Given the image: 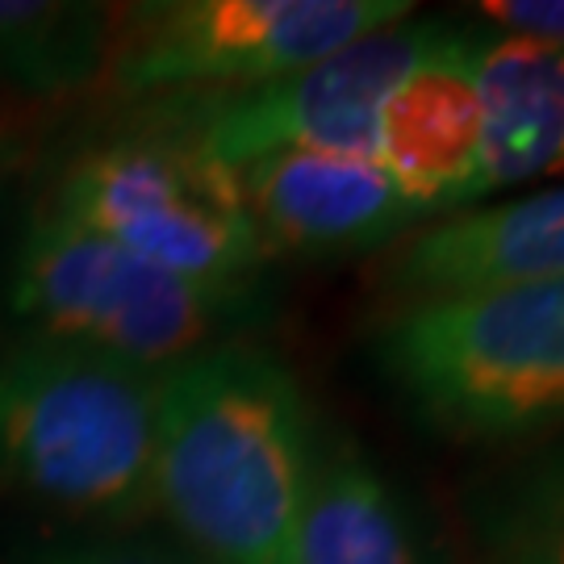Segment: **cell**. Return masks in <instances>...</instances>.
I'll list each match as a JSON object with an SVG mask.
<instances>
[{"mask_svg": "<svg viewBox=\"0 0 564 564\" xmlns=\"http://www.w3.org/2000/svg\"><path fill=\"white\" fill-rule=\"evenodd\" d=\"M318 444L302 381L223 343L160 377L151 502L205 564H293Z\"/></svg>", "mask_w": 564, "mask_h": 564, "instance_id": "cell-1", "label": "cell"}, {"mask_svg": "<svg viewBox=\"0 0 564 564\" xmlns=\"http://www.w3.org/2000/svg\"><path fill=\"white\" fill-rule=\"evenodd\" d=\"M160 377L42 335L4 347L0 489L84 523L155 514Z\"/></svg>", "mask_w": 564, "mask_h": 564, "instance_id": "cell-2", "label": "cell"}, {"mask_svg": "<svg viewBox=\"0 0 564 564\" xmlns=\"http://www.w3.org/2000/svg\"><path fill=\"white\" fill-rule=\"evenodd\" d=\"M384 381L452 440L564 431V281L402 302L372 339Z\"/></svg>", "mask_w": 564, "mask_h": 564, "instance_id": "cell-3", "label": "cell"}, {"mask_svg": "<svg viewBox=\"0 0 564 564\" xmlns=\"http://www.w3.org/2000/svg\"><path fill=\"white\" fill-rule=\"evenodd\" d=\"M9 305L30 335L101 351L147 372L239 343L260 323V284H202L42 209L9 263Z\"/></svg>", "mask_w": 564, "mask_h": 564, "instance_id": "cell-4", "label": "cell"}, {"mask_svg": "<svg viewBox=\"0 0 564 564\" xmlns=\"http://www.w3.org/2000/svg\"><path fill=\"white\" fill-rule=\"evenodd\" d=\"M410 0H151L109 9L101 80L126 101H226L398 25Z\"/></svg>", "mask_w": 564, "mask_h": 564, "instance_id": "cell-5", "label": "cell"}, {"mask_svg": "<svg viewBox=\"0 0 564 564\" xmlns=\"http://www.w3.org/2000/svg\"><path fill=\"white\" fill-rule=\"evenodd\" d=\"M46 209L202 284H260L263 251L235 172L184 130L101 142L67 163Z\"/></svg>", "mask_w": 564, "mask_h": 564, "instance_id": "cell-6", "label": "cell"}, {"mask_svg": "<svg viewBox=\"0 0 564 564\" xmlns=\"http://www.w3.org/2000/svg\"><path fill=\"white\" fill-rule=\"evenodd\" d=\"M444 30V21L384 25L368 39L310 63L284 80L226 97L184 105L176 130L226 167L260 160L272 151H323L372 160V130L384 93Z\"/></svg>", "mask_w": 564, "mask_h": 564, "instance_id": "cell-7", "label": "cell"}, {"mask_svg": "<svg viewBox=\"0 0 564 564\" xmlns=\"http://www.w3.org/2000/svg\"><path fill=\"white\" fill-rule=\"evenodd\" d=\"M481 25H452L435 34L419 59L384 93L372 160L426 218L481 205L485 109L477 88Z\"/></svg>", "mask_w": 564, "mask_h": 564, "instance_id": "cell-8", "label": "cell"}, {"mask_svg": "<svg viewBox=\"0 0 564 564\" xmlns=\"http://www.w3.org/2000/svg\"><path fill=\"white\" fill-rule=\"evenodd\" d=\"M230 172L268 256L343 260L402 242L431 223L377 160L272 151Z\"/></svg>", "mask_w": 564, "mask_h": 564, "instance_id": "cell-9", "label": "cell"}, {"mask_svg": "<svg viewBox=\"0 0 564 564\" xmlns=\"http://www.w3.org/2000/svg\"><path fill=\"white\" fill-rule=\"evenodd\" d=\"M544 281H564V184L435 218L405 235L384 268L398 305Z\"/></svg>", "mask_w": 564, "mask_h": 564, "instance_id": "cell-10", "label": "cell"}, {"mask_svg": "<svg viewBox=\"0 0 564 564\" xmlns=\"http://www.w3.org/2000/svg\"><path fill=\"white\" fill-rule=\"evenodd\" d=\"M473 63L485 109L481 202L514 184H564V42L481 25Z\"/></svg>", "mask_w": 564, "mask_h": 564, "instance_id": "cell-11", "label": "cell"}, {"mask_svg": "<svg viewBox=\"0 0 564 564\" xmlns=\"http://www.w3.org/2000/svg\"><path fill=\"white\" fill-rule=\"evenodd\" d=\"M293 564H426L398 489L360 447H318Z\"/></svg>", "mask_w": 564, "mask_h": 564, "instance_id": "cell-12", "label": "cell"}, {"mask_svg": "<svg viewBox=\"0 0 564 564\" xmlns=\"http://www.w3.org/2000/svg\"><path fill=\"white\" fill-rule=\"evenodd\" d=\"M109 51L105 4L0 0V88L67 97L101 80Z\"/></svg>", "mask_w": 564, "mask_h": 564, "instance_id": "cell-13", "label": "cell"}, {"mask_svg": "<svg viewBox=\"0 0 564 564\" xmlns=\"http://www.w3.org/2000/svg\"><path fill=\"white\" fill-rule=\"evenodd\" d=\"M468 523L485 564H564V431L485 477Z\"/></svg>", "mask_w": 564, "mask_h": 564, "instance_id": "cell-14", "label": "cell"}, {"mask_svg": "<svg viewBox=\"0 0 564 564\" xmlns=\"http://www.w3.org/2000/svg\"><path fill=\"white\" fill-rule=\"evenodd\" d=\"M21 564H205L181 544H160L142 535H80L25 552Z\"/></svg>", "mask_w": 564, "mask_h": 564, "instance_id": "cell-15", "label": "cell"}, {"mask_svg": "<svg viewBox=\"0 0 564 564\" xmlns=\"http://www.w3.org/2000/svg\"><path fill=\"white\" fill-rule=\"evenodd\" d=\"M477 21L498 34L564 42V0H481Z\"/></svg>", "mask_w": 564, "mask_h": 564, "instance_id": "cell-16", "label": "cell"}]
</instances>
